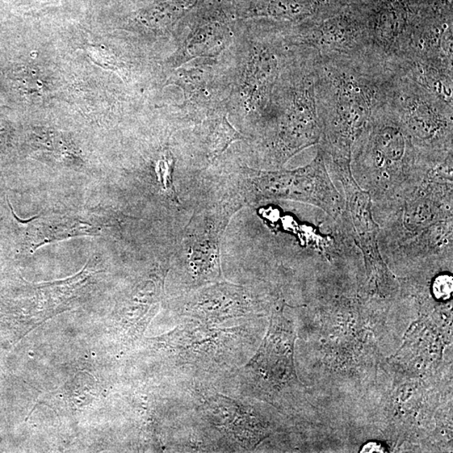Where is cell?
Instances as JSON below:
<instances>
[{
	"mask_svg": "<svg viewBox=\"0 0 453 453\" xmlns=\"http://www.w3.org/2000/svg\"><path fill=\"white\" fill-rule=\"evenodd\" d=\"M394 73L371 55L319 57L315 98L326 161L351 163L352 147Z\"/></svg>",
	"mask_w": 453,
	"mask_h": 453,
	"instance_id": "1",
	"label": "cell"
},
{
	"mask_svg": "<svg viewBox=\"0 0 453 453\" xmlns=\"http://www.w3.org/2000/svg\"><path fill=\"white\" fill-rule=\"evenodd\" d=\"M249 321L222 326L188 320L148 340L165 364L173 388H218L257 350L255 326Z\"/></svg>",
	"mask_w": 453,
	"mask_h": 453,
	"instance_id": "2",
	"label": "cell"
},
{
	"mask_svg": "<svg viewBox=\"0 0 453 453\" xmlns=\"http://www.w3.org/2000/svg\"><path fill=\"white\" fill-rule=\"evenodd\" d=\"M434 162L415 147L384 94L352 147L356 182L373 200H393L418 183Z\"/></svg>",
	"mask_w": 453,
	"mask_h": 453,
	"instance_id": "3",
	"label": "cell"
},
{
	"mask_svg": "<svg viewBox=\"0 0 453 453\" xmlns=\"http://www.w3.org/2000/svg\"><path fill=\"white\" fill-rule=\"evenodd\" d=\"M284 305L281 302L273 308L261 344L218 389L289 412L299 406L305 389L298 379L294 361L296 331L285 317Z\"/></svg>",
	"mask_w": 453,
	"mask_h": 453,
	"instance_id": "4",
	"label": "cell"
},
{
	"mask_svg": "<svg viewBox=\"0 0 453 453\" xmlns=\"http://www.w3.org/2000/svg\"><path fill=\"white\" fill-rule=\"evenodd\" d=\"M384 92L386 101L422 153L430 157L452 154L453 104L401 73L390 77Z\"/></svg>",
	"mask_w": 453,
	"mask_h": 453,
	"instance_id": "5",
	"label": "cell"
},
{
	"mask_svg": "<svg viewBox=\"0 0 453 453\" xmlns=\"http://www.w3.org/2000/svg\"><path fill=\"white\" fill-rule=\"evenodd\" d=\"M250 183L261 199L301 201L333 217L342 214L345 205L330 179L320 148L308 166L293 171H259L251 176Z\"/></svg>",
	"mask_w": 453,
	"mask_h": 453,
	"instance_id": "6",
	"label": "cell"
},
{
	"mask_svg": "<svg viewBox=\"0 0 453 453\" xmlns=\"http://www.w3.org/2000/svg\"><path fill=\"white\" fill-rule=\"evenodd\" d=\"M175 304L179 317L213 324L249 321L261 310L249 289L228 282L205 285L178 297Z\"/></svg>",
	"mask_w": 453,
	"mask_h": 453,
	"instance_id": "7",
	"label": "cell"
},
{
	"mask_svg": "<svg viewBox=\"0 0 453 453\" xmlns=\"http://www.w3.org/2000/svg\"><path fill=\"white\" fill-rule=\"evenodd\" d=\"M337 176L343 184L346 200L344 201L343 213L351 230L355 233L360 247H362L365 262L369 274L376 281L378 289L385 291L387 285H392L393 277L382 261L377 247L378 226L373 222L371 213V197L367 192L360 188L355 182L351 170L336 171Z\"/></svg>",
	"mask_w": 453,
	"mask_h": 453,
	"instance_id": "8",
	"label": "cell"
},
{
	"mask_svg": "<svg viewBox=\"0 0 453 453\" xmlns=\"http://www.w3.org/2000/svg\"><path fill=\"white\" fill-rule=\"evenodd\" d=\"M300 44L316 50L321 57H359L371 54L358 16L338 12L312 23L295 36Z\"/></svg>",
	"mask_w": 453,
	"mask_h": 453,
	"instance_id": "9",
	"label": "cell"
},
{
	"mask_svg": "<svg viewBox=\"0 0 453 453\" xmlns=\"http://www.w3.org/2000/svg\"><path fill=\"white\" fill-rule=\"evenodd\" d=\"M245 137L229 124L226 117L217 125L210 138V158L215 159L229 148L234 141L243 140Z\"/></svg>",
	"mask_w": 453,
	"mask_h": 453,
	"instance_id": "10",
	"label": "cell"
},
{
	"mask_svg": "<svg viewBox=\"0 0 453 453\" xmlns=\"http://www.w3.org/2000/svg\"><path fill=\"white\" fill-rule=\"evenodd\" d=\"M174 159L170 153H167L161 161H159V178H161L163 187L166 191L169 192L171 194L176 197L175 191L173 185V180H172V173H173Z\"/></svg>",
	"mask_w": 453,
	"mask_h": 453,
	"instance_id": "11",
	"label": "cell"
},
{
	"mask_svg": "<svg viewBox=\"0 0 453 453\" xmlns=\"http://www.w3.org/2000/svg\"><path fill=\"white\" fill-rule=\"evenodd\" d=\"M453 291L452 276L440 275L434 280L432 285V292L436 300L446 301L451 299Z\"/></svg>",
	"mask_w": 453,
	"mask_h": 453,
	"instance_id": "12",
	"label": "cell"
},
{
	"mask_svg": "<svg viewBox=\"0 0 453 453\" xmlns=\"http://www.w3.org/2000/svg\"><path fill=\"white\" fill-rule=\"evenodd\" d=\"M387 452V448H386L384 444L380 442H375V440H372V442H368L366 444H364L360 450L361 453H384Z\"/></svg>",
	"mask_w": 453,
	"mask_h": 453,
	"instance_id": "13",
	"label": "cell"
}]
</instances>
